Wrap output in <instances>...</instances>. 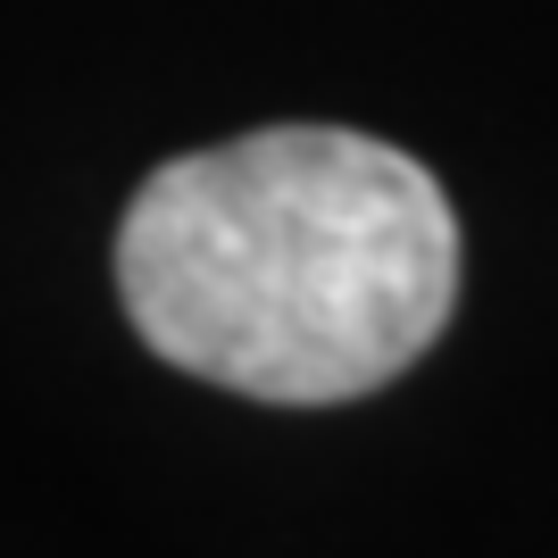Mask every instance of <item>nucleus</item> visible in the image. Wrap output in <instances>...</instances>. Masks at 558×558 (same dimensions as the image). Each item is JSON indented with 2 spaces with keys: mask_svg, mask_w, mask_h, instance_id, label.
<instances>
[{
  "mask_svg": "<svg viewBox=\"0 0 558 558\" xmlns=\"http://www.w3.org/2000/svg\"><path fill=\"white\" fill-rule=\"evenodd\" d=\"M117 292L167 367L326 409L434 350L459 308V217L392 142L267 125L167 159L134 192Z\"/></svg>",
  "mask_w": 558,
  "mask_h": 558,
  "instance_id": "1",
  "label": "nucleus"
}]
</instances>
